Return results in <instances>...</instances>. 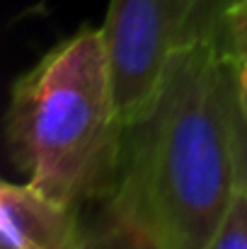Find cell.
Masks as SVG:
<instances>
[{
  "label": "cell",
  "instance_id": "1",
  "mask_svg": "<svg viewBox=\"0 0 247 249\" xmlns=\"http://www.w3.org/2000/svg\"><path fill=\"white\" fill-rule=\"evenodd\" d=\"M216 19L218 12L174 53L153 102L126 124L119 177L104 206L163 249L206 247L238 189V68Z\"/></svg>",
  "mask_w": 247,
  "mask_h": 249
},
{
  "label": "cell",
  "instance_id": "2",
  "mask_svg": "<svg viewBox=\"0 0 247 249\" xmlns=\"http://www.w3.org/2000/svg\"><path fill=\"white\" fill-rule=\"evenodd\" d=\"M126 121L102 29L85 27L19 75L5 114L12 165L32 186L80 208L116 184Z\"/></svg>",
  "mask_w": 247,
  "mask_h": 249
},
{
  "label": "cell",
  "instance_id": "3",
  "mask_svg": "<svg viewBox=\"0 0 247 249\" xmlns=\"http://www.w3.org/2000/svg\"><path fill=\"white\" fill-rule=\"evenodd\" d=\"M226 0H109L102 29L114 97L133 121L158 94L174 53Z\"/></svg>",
  "mask_w": 247,
  "mask_h": 249
},
{
  "label": "cell",
  "instance_id": "4",
  "mask_svg": "<svg viewBox=\"0 0 247 249\" xmlns=\"http://www.w3.org/2000/svg\"><path fill=\"white\" fill-rule=\"evenodd\" d=\"M85 240L76 206L29 181L0 184V249H82Z\"/></svg>",
  "mask_w": 247,
  "mask_h": 249
},
{
  "label": "cell",
  "instance_id": "5",
  "mask_svg": "<svg viewBox=\"0 0 247 249\" xmlns=\"http://www.w3.org/2000/svg\"><path fill=\"white\" fill-rule=\"evenodd\" d=\"M82 249H163L143 228H138L136 223L107 213L104 211V220L87 232L85 247Z\"/></svg>",
  "mask_w": 247,
  "mask_h": 249
},
{
  "label": "cell",
  "instance_id": "6",
  "mask_svg": "<svg viewBox=\"0 0 247 249\" xmlns=\"http://www.w3.org/2000/svg\"><path fill=\"white\" fill-rule=\"evenodd\" d=\"M218 39L235 66L247 63V0H226L218 10Z\"/></svg>",
  "mask_w": 247,
  "mask_h": 249
},
{
  "label": "cell",
  "instance_id": "7",
  "mask_svg": "<svg viewBox=\"0 0 247 249\" xmlns=\"http://www.w3.org/2000/svg\"><path fill=\"white\" fill-rule=\"evenodd\" d=\"M204 249H247V191L235 189L230 206Z\"/></svg>",
  "mask_w": 247,
  "mask_h": 249
},
{
  "label": "cell",
  "instance_id": "8",
  "mask_svg": "<svg viewBox=\"0 0 247 249\" xmlns=\"http://www.w3.org/2000/svg\"><path fill=\"white\" fill-rule=\"evenodd\" d=\"M233 133H235V162H238V186L247 191V92L238 83V97L233 109Z\"/></svg>",
  "mask_w": 247,
  "mask_h": 249
},
{
  "label": "cell",
  "instance_id": "9",
  "mask_svg": "<svg viewBox=\"0 0 247 249\" xmlns=\"http://www.w3.org/2000/svg\"><path fill=\"white\" fill-rule=\"evenodd\" d=\"M235 68H238V83L247 92V63L245 66H235Z\"/></svg>",
  "mask_w": 247,
  "mask_h": 249
}]
</instances>
